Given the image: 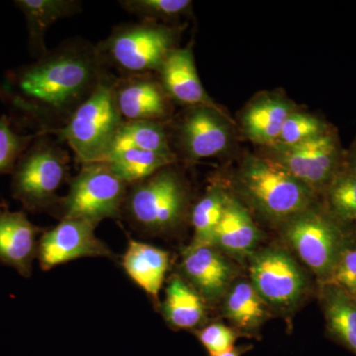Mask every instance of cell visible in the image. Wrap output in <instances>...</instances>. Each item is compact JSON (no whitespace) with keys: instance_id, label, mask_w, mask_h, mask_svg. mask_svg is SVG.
Returning a JSON list of instances; mask_svg holds the SVG:
<instances>
[{"instance_id":"6da1fadb","label":"cell","mask_w":356,"mask_h":356,"mask_svg":"<svg viewBox=\"0 0 356 356\" xmlns=\"http://www.w3.org/2000/svg\"><path fill=\"white\" fill-rule=\"evenodd\" d=\"M107 72L96 44L76 37L10 70L0 97L20 124L49 134L64 127Z\"/></svg>"},{"instance_id":"7a4b0ae2","label":"cell","mask_w":356,"mask_h":356,"mask_svg":"<svg viewBox=\"0 0 356 356\" xmlns=\"http://www.w3.org/2000/svg\"><path fill=\"white\" fill-rule=\"evenodd\" d=\"M191 188L175 165L129 185L122 219L142 235L168 236L191 220Z\"/></svg>"},{"instance_id":"3957f363","label":"cell","mask_w":356,"mask_h":356,"mask_svg":"<svg viewBox=\"0 0 356 356\" xmlns=\"http://www.w3.org/2000/svg\"><path fill=\"white\" fill-rule=\"evenodd\" d=\"M240 197L267 221L284 224L316 205L317 193L264 156L248 154L235 177Z\"/></svg>"},{"instance_id":"277c9868","label":"cell","mask_w":356,"mask_h":356,"mask_svg":"<svg viewBox=\"0 0 356 356\" xmlns=\"http://www.w3.org/2000/svg\"><path fill=\"white\" fill-rule=\"evenodd\" d=\"M70 156L64 143L38 133L11 173V195L28 212L53 215L60 203L58 189L70 179Z\"/></svg>"},{"instance_id":"5b68a950","label":"cell","mask_w":356,"mask_h":356,"mask_svg":"<svg viewBox=\"0 0 356 356\" xmlns=\"http://www.w3.org/2000/svg\"><path fill=\"white\" fill-rule=\"evenodd\" d=\"M115 79L107 72L64 127L49 133L70 147L79 165L105 161L123 124L115 100Z\"/></svg>"},{"instance_id":"8992f818","label":"cell","mask_w":356,"mask_h":356,"mask_svg":"<svg viewBox=\"0 0 356 356\" xmlns=\"http://www.w3.org/2000/svg\"><path fill=\"white\" fill-rule=\"evenodd\" d=\"M178 27L142 21L116 26L96 44L102 64L119 76L156 72L168 54L177 48Z\"/></svg>"},{"instance_id":"52a82bcc","label":"cell","mask_w":356,"mask_h":356,"mask_svg":"<svg viewBox=\"0 0 356 356\" xmlns=\"http://www.w3.org/2000/svg\"><path fill=\"white\" fill-rule=\"evenodd\" d=\"M327 208L314 205L282 224V235L297 257L318 278L330 282L351 236Z\"/></svg>"},{"instance_id":"ba28073f","label":"cell","mask_w":356,"mask_h":356,"mask_svg":"<svg viewBox=\"0 0 356 356\" xmlns=\"http://www.w3.org/2000/svg\"><path fill=\"white\" fill-rule=\"evenodd\" d=\"M128 188L127 182L106 161L86 163L70 178L69 191L53 215L60 220L81 219L96 225L105 219L121 220Z\"/></svg>"},{"instance_id":"9c48e42d","label":"cell","mask_w":356,"mask_h":356,"mask_svg":"<svg viewBox=\"0 0 356 356\" xmlns=\"http://www.w3.org/2000/svg\"><path fill=\"white\" fill-rule=\"evenodd\" d=\"M248 262L250 283L271 310L291 312L305 298L308 280L286 250L261 248L248 257Z\"/></svg>"},{"instance_id":"30bf717a","label":"cell","mask_w":356,"mask_h":356,"mask_svg":"<svg viewBox=\"0 0 356 356\" xmlns=\"http://www.w3.org/2000/svg\"><path fill=\"white\" fill-rule=\"evenodd\" d=\"M266 159L313 189L324 193L337 173L346 165V152L336 131L291 147H266Z\"/></svg>"},{"instance_id":"8fae6325","label":"cell","mask_w":356,"mask_h":356,"mask_svg":"<svg viewBox=\"0 0 356 356\" xmlns=\"http://www.w3.org/2000/svg\"><path fill=\"white\" fill-rule=\"evenodd\" d=\"M234 122L222 109L187 107L172 131L180 154L187 161L215 158L226 153L234 140Z\"/></svg>"},{"instance_id":"7c38bea8","label":"cell","mask_w":356,"mask_h":356,"mask_svg":"<svg viewBox=\"0 0 356 356\" xmlns=\"http://www.w3.org/2000/svg\"><path fill=\"white\" fill-rule=\"evenodd\" d=\"M98 225L81 219H60L54 228L40 236L37 261L42 270L86 257H105L116 261L111 248L95 235Z\"/></svg>"},{"instance_id":"4fadbf2b","label":"cell","mask_w":356,"mask_h":356,"mask_svg":"<svg viewBox=\"0 0 356 356\" xmlns=\"http://www.w3.org/2000/svg\"><path fill=\"white\" fill-rule=\"evenodd\" d=\"M178 268V274L198 292L208 307L221 303L238 276L236 264L212 245L189 243L181 250Z\"/></svg>"},{"instance_id":"5bb4252c","label":"cell","mask_w":356,"mask_h":356,"mask_svg":"<svg viewBox=\"0 0 356 356\" xmlns=\"http://www.w3.org/2000/svg\"><path fill=\"white\" fill-rule=\"evenodd\" d=\"M114 95L124 121L165 123L172 115V100L153 72L116 76Z\"/></svg>"},{"instance_id":"9a60e30c","label":"cell","mask_w":356,"mask_h":356,"mask_svg":"<svg viewBox=\"0 0 356 356\" xmlns=\"http://www.w3.org/2000/svg\"><path fill=\"white\" fill-rule=\"evenodd\" d=\"M44 231L24 211H11L6 204H0V264L13 267L23 277H31Z\"/></svg>"},{"instance_id":"2e32d148","label":"cell","mask_w":356,"mask_h":356,"mask_svg":"<svg viewBox=\"0 0 356 356\" xmlns=\"http://www.w3.org/2000/svg\"><path fill=\"white\" fill-rule=\"evenodd\" d=\"M159 81L172 102L186 107L221 109L204 89L196 69L192 44L173 49L158 72Z\"/></svg>"},{"instance_id":"e0dca14e","label":"cell","mask_w":356,"mask_h":356,"mask_svg":"<svg viewBox=\"0 0 356 356\" xmlns=\"http://www.w3.org/2000/svg\"><path fill=\"white\" fill-rule=\"evenodd\" d=\"M261 236L248 208L240 199L228 193L212 245L229 259L243 262L257 250Z\"/></svg>"},{"instance_id":"ac0fdd59","label":"cell","mask_w":356,"mask_h":356,"mask_svg":"<svg viewBox=\"0 0 356 356\" xmlns=\"http://www.w3.org/2000/svg\"><path fill=\"white\" fill-rule=\"evenodd\" d=\"M120 264L128 277L159 307V292L170 268V254L163 248L130 238Z\"/></svg>"},{"instance_id":"d6986e66","label":"cell","mask_w":356,"mask_h":356,"mask_svg":"<svg viewBox=\"0 0 356 356\" xmlns=\"http://www.w3.org/2000/svg\"><path fill=\"white\" fill-rule=\"evenodd\" d=\"M295 110V105L284 96L275 93L259 95L248 103L241 116L243 133L254 144L271 146Z\"/></svg>"},{"instance_id":"ffe728a7","label":"cell","mask_w":356,"mask_h":356,"mask_svg":"<svg viewBox=\"0 0 356 356\" xmlns=\"http://www.w3.org/2000/svg\"><path fill=\"white\" fill-rule=\"evenodd\" d=\"M207 308L202 297L179 274L170 276L159 310L172 330L196 331L204 327L207 322Z\"/></svg>"},{"instance_id":"44dd1931","label":"cell","mask_w":356,"mask_h":356,"mask_svg":"<svg viewBox=\"0 0 356 356\" xmlns=\"http://www.w3.org/2000/svg\"><path fill=\"white\" fill-rule=\"evenodd\" d=\"M14 6L24 15L30 54L36 60L49 50L44 38L51 26L81 13L83 7L77 0H16Z\"/></svg>"},{"instance_id":"7402d4cb","label":"cell","mask_w":356,"mask_h":356,"mask_svg":"<svg viewBox=\"0 0 356 356\" xmlns=\"http://www.w3.org/2000/svg\"><path fill=\"white\" fill-rule=\"evenodd\" d=\"M318 297L327 334L356 356V299L332 282L320 284Z\"/></svg>"},{"instance_id":"603a6c76","label":"cell","mask_w":356,"mask_h":356,"mask_svg":"<svg viewBox=\"0 0 356 356\" xmlns=\"http://www.w3.org/2000/svg\"><path fill=\"white\" fill-rule=\"evenodd\" d=\"M222 301V315L243 337H254L270 314L250 280L238 278Z\"/></svg>"},{"instance_id":"cb8c5ba5","label":"cell","mask_w":356,"mask_h":356,"mask_svg":"<svg viewBox=\"0 0 356 356\" xmlns=\"http://www.w3.org/2000/svg\"><path fill=\"white\" fill-rule=\"evenodd\" d=\"M130 149L175 154L170 143V133L163 122L124 121L115 138L110 154Z\"/></svg>"},{"instance_id":"d4e9b609","label":"cell","mask_w":356,"mask_h":356,"mask_svg":"<svg viewBox=\"0 0 356 356\" xmlns=\"http://www.w3.org/2000/svg\"><path fill=\"white\" fill-rule=\"evenodd\" d=\"M103 161H106L118 177L131 185L151 177L166 166L175 165L177 156L130 149L113 152Z\"/></svg>"},{"instance_id":"484cf974","label":"cell","mask_w":356,"mask_h":356,"mask_svg":"<svg viewBox=\"0 0 356 356\" xmlns=\"http://www.w3.org/2000/svg\"><path fill=\"white\" fill-rule=\"evenodd\" d=\"M227 195L228 192L221 185H210L202 197L192 206V245H212L215 231L224 212Z\"/></svg>"},{"instance_id":"4316f807","label":"cell","mask_w":356,"mask_h":356,"mask_svg":"<svg viewBox=\"0 0 356 356\" xmlns=\"http://www.w3.org/2000/svg\"><path fill=\"white\" fill-rule=\"evenodd\" d=\"M325 208L341 222H356V172L344 165L324 193Z\"/></svg>"},{"instance_id":"83f0119b","label":"cell","mask_w":356,"mask_h":356,"mask_svg":"<svg viewBox=\"0 0 356 356\" xmlns=\"http://www.w3.org/2000/svg\"><path fill=\"white\" fill-rule=\"evenodd\" d=\"M332 130L327 123L315 115L295 110L285 121L277 139L269 147L296 146Z\"/></svg>"},{"instance_id":"f1b7e54d","label":"cell","mask_w":356,"mask_h":356,"mask_svg":"<svg viewBox=\"0 0 356 356\" xmlns=\"http://www.w3.org/2000/svg\"><path fill=\"white\" fill-rule=\"evenodd\" d=\"M119 6L143 21H172L191 13L189 0H121Z\"/></svg>"},{"instance_id":"f546056e","label":"cell","mask_w":356,"mask_h":356,"mask_svg":"<svg viewBox=\"0 0 356 356\" xmlns=\"http://www.w3.org/2000/svg\"><path fill=\"white\" fill-rule=\"evenodd\" d=\"M38 133L23 135L13 129V120L6 115L0 117V173H13L20 156Z\"/></svg>"},{"instance_id":"4dcf8cb0","label":"cell","mask_w":356,"mask_h":356,"mask_svg":"<svg viewBox=\"0 0 356 356\" xmlns=\"http://www.w3.org/2000/svg\"><path fill=\"white\" fill-rule=\"evenodd\" d=\"M194 334L210 356L233 350L236 348V341H238V337H243L234 327H229L222 323L205 325L194 331Z\"/></svg>"},{"instance_id":"1f68e13d","label":"cell","mask_w":356,"mask_h":356,"mask_svg":"<svg viewBox=\"0 0 356 356\" xmlns=\"http://www.w3.org/2000/svg\"><path fill=\"white\" fill-rule=\"evenodd\" d=\"M330 282L356 299V245H351L344 250Z\"/></svg>"},{"instance_id":"d6a6232c","label":"cell","mask_w":356,"mask_h":356,"mask_svg":"<svg viewBox=\"0 0 356 356\" xmlns=\"http://www.w3.org/2000/svg\"><path fill=\"white\" fill-rule=\"evenodd\" d=\"M252 348V346H240V348H234L233 350L226 351V353H220V355L211 356H242L243 353H247Z\"/></svg>"},{"instance_id":"836d02e7","label":"cell","mask_w":356,"mask_h":356,"mask_svg":"<svg viewBox=\"0 0 356 356\" xmlns=\"http://www.w3.org/2000/svg\"></svg>"}]
</instances>
